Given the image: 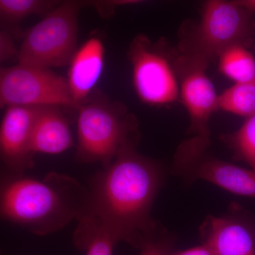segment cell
Here are the masks:
<instances>
[{"label":"cell","instance_id":"obj_1","mask_svg":"<svg viewBox=\"0 0 255 255\" xmlns=\"http://www.w3.org/2000/svg\"><path fill=\"white\" fill-rule=\"evenodd\" d=\"M137 145L122 149L92 179L89 214L117 241L140 250L159 222L151 210L163 183V169L139 153Z\"/></svg>","mask_w":255,"mask_h":255},{"label":"cell","instance_id":"obj_2","mask_svg":"<svg viewBox=\"0 0 255 255\" xmlns=\"http://www.w3.org/2000/svg\"><path fill=\"white\" fill-rule=\"evenodd\" d=\"M89 213V189L74 178L50 172L43 179L0 162V220L46 236Z\"/></svg>","mask_w":255,"mask_h":255},{"label":"cell","instance_id":"obj_3","mask_svg":"<svg viewBox=\"0 0 255 255\" xmlns=\"http://www.w3.org/2000/svg\"><path fill=\"white\" fill-rule=\"evenodd\" d=\"M78 110V146L80 162H100L107 167L122 149L137 145L138 123L125 106L94 90Z\"/></svg>","mask_w":255,"mask_h":255},{"label":"cell","instance_id":"obj_4","mask_svg":"<svg viewBox=\"0 0 255 255\" xmlns=\"http://www.w3.org/2000/svg\"><path fill=\"white\" fill-rule=\"evenodd\" d=\"M87 1H60L23 34L18 63L50 69L68 65L78 49V17Z\"/></svg>","mask_w":255,"mask_h":255},{"label":"cell","instance_id":"obj_5","mask_svg":"<svg viewBox=\"0 0 255 255\" xmlns=\"http://www.w3.org/2000/svg\"><path fill=\"white\" fill-rule=\"evenodd\" d=\"M210 139L193 136L178 147L172 174L187 183L204 180L237 195L255 198V172L215 157Z\"/></svg>","mask_w":255,"mask_h":255},{"label":"cell","instance_id":"obj_6","mask_svg":"<svg viewBox=\"0 0 255 255\" xmlns=\"http://www.w3.org/2000/svg\"><path fill=\"white\" fill-rule=\"evenodd\" d=\"M252 31L251 14L236 1H206L194 36L193 48L188 53L209 62L230 47L246 46Z\"/></svg>","mask_w":255,"mask_h":255},{"label":"cell","instance_id":"obj_7","mask_svg":"<svg viewBox=\"0 0 255 255\" xmlns=\"http://www.w3.org/2000/svg\"><path fill=\"white\" fill-rule=\"evenodd\" d=\"M46 105L75 109L66 78L50 69L22 64L0 67V109Z\"/></svg>","mask_w":255,"mask_h":255},{"label":"cell","instance_id":"obj_8","mask_svg":"<svg viewBox=\"0 0 255 255\" xmlns=\"http://www.w3.org/2000/svg\"><path fill=\"white\" fill-rule=\"evenodd\" d=\"M132 65V83L140 100L147 105H169L179 96L175 68L146 36L132 40L128 52Z\"/></svg>","mask_w":255,"mask_h":255},{"label":"cell","instance_id":"obj_9","mask_svg":"<svg viewBox=\"0 0 255 255\" xmlns=\"http://www.w3.org/2000/svg\"><path fill=\"white\" fill-rule=\"evenodd\" d=\"M208 62L196 55L186 54L176 60L179 95L189 118V133L209 138V119L219 110V96L206 74Z\"/></svg>","mask_w":255,"mask_h":255},{"label":"cell","instance_id":"obj_10","mask_svg":"<svg viewBox=\"0 0 255 255\" xmlns=\"http://www.w3.org/2000/svg\"><path fill=\"white\" fill-rule=\"evenodd\" d=\"M38 107H6L0 124V162L6 168L26 172L33 167L31 137Z\"/></svg>","mask_w":255,"mask_h":255},{"label":"cell","instance_id":"obj_11","mask_svg":"<svg viewBox=\"0 0 255 255\" xmlns=\"http://www.w3.org/2000/svg\"><path fill=\"white\" fill-rule=\"evenodd\" d=\"M209 216L199 228L202 243L216 255H255V226L238 209Z\"/></svg>","mask_w":255,"mask_h":255},{"label":"cell","instance_id":"obj_12","mask_svg":"<svg viewBox=\"0 0 255 255\" xmlns=\"http://www.w3.org/2000/svg\"><path fill=\"white\" fill-rule=\"evenodd\" d=\"M105 65V47L92 37L77 49L69 63L67 83L75 110L96 90Z\"/></svg>","mask_w":255,"mask_h":255},{"label":"cell","instance_id":"obj_13","mask_svg":"<svg viewBox=\"0 0 255 255\" xmlns=\"http://www.w3.org/2000/svg\"><path fill=\"white\" fill-rule=\"evenodd\" d=\"M59 106H40L32 131L33 153L59 154L74 145L70 124Z\"/></svg>","mask_w":255,"mask_h":255},{"label":"cell","instance_id":"obj_14","mask_svg":"<svg viewBox=\"0 0 255 255\" xmlns=\"http://www.w3.org/2000/svg\"><path fill=\"white\" fill-rule=\"evenodd\" d=\"M78 222L73 241L79 250L86 255H113L118 243L95 216L85 215Z\"/></svg>","mask_w":255,"mask_h":255},{"label":"cell","instance_id":"obj_15","mask_svg":"<svg viewBox=\"0 0 255 255\" xmlns=\"http://www.w3.org/2000/svg\"><path fill=\"white\" fill-rule=\"evenodd\" d=\"M219 58L220 71L234 84L255 82V58L246 46L230 47Z\"/></svg>","mask_w":255,"mask_h":255},{"label":"cell","instance_id":"obj_16","mask_svg":"<svg viewBox=\"0 0 255 255\" xmlns=\"http://www.w3.org/2000/svg\"><path fill=\"white\" fill-rule=\"evenodd\" d=\"M60 3L50 0H0V23L16 31L15 27L28 16H45Z\"/></svg>","mask_w":255,"mask_h":255},{"label":"cell","instance_id":"obj_17","mask_svg":"<svg viewBox=\"0 0 255 255\" xmlns=\"http://www.w3.org/2000/svg\"><path fill=\"white\" fill-rule=\"evenodd\" d=\"M219 110L246 117L255 115V82L234 84L219 96Z\"/></svg>","mask_w":255,"mask_h":255},{"label":"cell","instance_id":"obj_18","mask_svg":"<svg viewBox=\"0 0 255 255\" xmlns=\"http://www.w3.org/2000/svg\"><path fill=\"white\" fill-rule=\"evenodd\" d=\"M223 140L232 149L235 157L255 172V115L246 119L237 131L225 135Z\"/></svg>","mask_w":255,"mask_h":255},{"label":"cell","instance_id":"obj_19","mask_svg":"<svg viewBox=\"0 0 255 255\" xmlns=\"http://www.w3.org/2000/svg\"><path fill=\"white\" fill-rule=\"evenodd\" d=\"M175 236L158 223L143 241L140 255H169L175 251Z\"/></svg>","mask_w":255,"mask_h":255},{"label":"cell","instance_id":"obj_20","mask_svg":"<svg viewBox=\"0 0 255 255\" xmlns=\"http://www.w3.org/2000/svg\"><path fill=\"white\" fill-rule=\"evenodd\" d=\"M18 49L9 32L0 29V65L17 55Z\"/></svg>","mask_w":255,"mask_h":255},{"label":"cell","instance_id":"obj_21","mask_svg":"<svg viewBox=\"0 0 255 255\" xmlns=\"http://www.w3.org/2000/svg\"><path fill=\"white\" fill-rule=\"evenodd\" d=\"M169 255H216L212 250L206 244L200 245L184 251H174Z\"/></svg>","mask_w":255,"mask_h":255},{"label":"cell","instance_id":"obj_22","mask_svg":"<svg viewBox=\"0 0 255 255\" xmlns=\"http://www.w3.org/2000/svg\"><path fill=\"white\" fill-rule=\"evenodd\" d=\"M240 6L244 8L250 14H253L255 13V0H239L236 1Z\"/></svg>","mask_w":255,"mask_h":255},{"label":"cell","instance_id":"obj_23","mask_svg":"<svg viewBox=\"0 0 255 255\" xmlns=\"http://www.w3.org/2000/svg\"><path fill=\"white\" fill-rule=\"evenodd\" d=\"M0 255H3L2 253H1V250H0Z\"/></svg>","mask_w":255,"mask_h":255}]
</instances>
